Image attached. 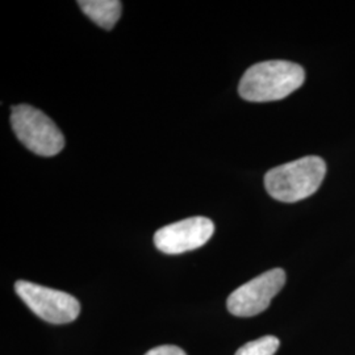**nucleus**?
<instances>
[{
    "mask_svg": "<svg viewBox=\"0 0 355 355\" xmlns=\"http://www.w3.org/2000/svg\"><path fill=\"white\" fill-rule=\"evenodd\" d=\"M145 355H187L180 347L173 346V345H164V346H158L154 347L152 350H149Z\"/></svg>",
    "mask_w": 355,
    "mask_h": 355,
    "instance_id": "nucleus-9",
    "label": "nucleus"
},
{
    "mask_svg": "<svg viewBox=\"0 0 355 355\" xmlns=\"http://www.w3.org/2000/svg\"><path fill=\"white\" fill-rule=\"evenodd\" d=\"M15 291L35 315L46 322L67 324L74 321L80 313L79 302L66 292L26 280H17Z\"/></svg>",
    "mask_w": 355,
    "mask_h": 355,
    "instance_id": "nucleus-4",
    "label": "nucleus"
},
{
    "mask_svg": "<svg viewBox=\"0 0 355 355\" xmlns=\"http://www.w3.org/2000/svg\"><path fill=\"white\" fill-rule=\"evenodd\" d=\"M325 174V161L318 155H308L267 171L265 187L275 200L296 203L313 195Z\"/></svg>",
    "mask_w": 355,
    "mask_h": 355,
    "instance_id": "nucleus-2",
    "label": "nucleus"
},
{
    "mask_svg": "<svg viewBox=\"0 0 355 355\" xmlns=\"http://www.w3.org/2000/svg\"><path fill=\"white\" fill-rule=\"evenodd\" d=\"M286 284V272L274 268L245 283L230 293L227 302L229 312L237 318H253L271 304V300Z\"/></svg>",
    "mask_w": 355,
    "mask_h": 355,
    "instance_id": "nucleus-5",
    "label": "nucleus"
},
{
    "mask_svg": "<svg viewBox=\"0 0 355 355\" xmlns=\"http://www.w3.org/2000/svg\"><path fill=\"white\" fill-rule=\"evenodd\" d=\"M280 341L274 336H265L252 343H245L234 355H274L279 349Z\"/></svg>",
    "mask_w": 355,
    "mask_h": 355,
    "instance_id": "nucleus-8",
    "label": "nucleus"
},
{
    "mask_svg": "<svg viewBox=\"0 0 355 355\" xmlns=\"http://www.w3.org/2000/svg\"><path fill=\"white\" fill-rule=\"evenodd\" d=\"M304 79V69L300 64L279 60L265 61L245 71L239 92L248 102H275L302 87Z\"/></svg>",
    "mask_w": 355,
    "mask_h": 355,
    "instance_id": "nucleus-1",
    "label": "nucleus"
},
{
    "mask_svg": "<svg viewBox=\"0 0 355 355\" xmlns=\"http://www.w3.org/2000/svg\"><path fill=\"white\" fill-rule=\"evenodd\" d=\"M212 220L196 216L166 225L154 234V243L165 254H182L202 248L214 236Z\"/></svg>",
    "mask_w": 355,
    "mask_h": 355,
    "instance_id": "nucleus-6",
    "label": "nucleus"
},
{
    "mask_svg": "<svg viewBox=\"0 0 355 355\" xmlns=\"http://www.w3.org/2000/svg\"><path fill=\"white\" fill-rule=\"evenodd\" d=\"M78 6L96 26L114 29L121 16L123 4L119 0H80Z\"/></svg>",
    "mask_w": 355,
    "mask_h": 355,
    "instance_id": "nucleus-7",
    "label": "nucleus"
},
{
    "mask_svg": "<svg viewBox=\"0 0 355 355\" xmlns=\"http://www.w3.org/2000/svg\"><path fill=\"white\" fill-rule=\"evenodd\" d=\"M11 125L20 142L41 157H53L64 149V137L61 130L37 108L28 104L12 107Z\"/></svg>",
    "mask_w": 355,
    "mask_h": 355,
    "instance_id": "nucleus-3",
    "label": "nucleus"
}]
</instances>
